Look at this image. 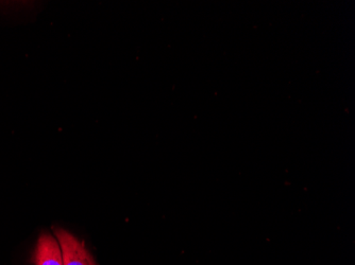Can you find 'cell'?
<instances>
[{
    "label": "cell",
    "mask_w": 355,
    "mask_h": 265,
    "mask_svg": "<svg viewBox=\"0 0 355 265\" xmlns=\"http://www.w3.org/2000/svg\"><path fill=\"white\" fill-rule=\"evenodd\" d=\"M58 242L61 248L63 265H96L83 242H80L75 236L64 230H55Z\"/></svg>",
    "instance_id": "cell-1"
},
{
    "label": "cell",
    "mask_w": 355,
    "mask_h": 265,
    "mask_svg": "<svg viewBox=\"0 0 355 265\" xmlns=\"http://www.w3.org/2000/svg\"><path fill=\"white\" fill-rule=\"evenodd\" d=\"M35 265H63L61 248L57 239L48 234L41 235L33 254Z\"/></svg>",
    "instance_id": "cell-2"
}]
</instances>
